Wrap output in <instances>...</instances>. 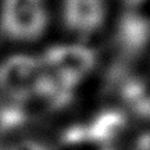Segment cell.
<instances>
[{
	"label": "cell",
	"instance_id": "cell-1",
	"mask_svg": "<svg viewBox=\"0 0 150 150\" xmlns=\"http://www.w3.org/2000/svg\"><path fill=\"white\" fill-rule=\"evenodd\" d=\"M47 14L42 0H4L1 29L17 40H35L43 33Z\"/></svg>",
	"mask_w": 150,
	"mask_h": 150
},
{
	"label": "cell",
	"instance_id": "cell-2",
	"mask_svg": "<svg viewBox=\"0 0 150 150\" xmlns=\"http://www.w3.org/2000/svg\"><path fill=\"white\" fill-rule=\"evenodd\" d=\"M42 71L40 60L31 56H13L0 65V88L20 103L31 97Z\"/></svg>",
	"mask_w": 150,
	"mask_h": 150
},
{
	"label": "cell",
	"instance_id": "cell-3",
	"mask_svg": "<svg viewBox=\"0 0 150 150\" xmlns=\"http://www.w3.org/2000/svg\"><path fill=\"white\" fill-rule=\"evenodd\" d=\"M43 65L57 71L74 86L95 67L96 56L91 49L78 45H60L49 47L43 59Z\"/></svg>",
	"mask_w": 150,
	"mask_h": 150
},
{
	"label": "cell",
	"instance_id": "cell-4",
	"mask_svg": "<svg viewBox=\"0 0 150 150\" xmlns=\"http://www.w3.org/2000/svg\"><path fill=\"white\" fill-rule=\"evenodd\" d=\"M114 42L124 59L139 57L150 42V21L136 13H125L117 24Z\"/></svg>",
	"mask_w": 150,
	"mask_h": 150
},
{
	"label": "cell",
	"instance_id": "cell-5",
	"mask_svg": "<svg viewBox=\"0 0 150 150\" xmlns=\"http://www.w3.org/2000/svg\"><path fill=\"white\" fill-rule=\"evenodd\" d=\"M104 0H64V24L81 35L97 31L104 21Z\"/></svg>",
	"mask_w": 150,
	"mask_h": 150
},
{
	"label": "cell",
	"instance_id": "cell-6",
	"mask_svg": "<svg viewBox=\"0 0 150 150\" xmlns=\"http://www.w3.org/2000/svg\"><path fill=\"white\" fill-rule=\"evenodd\" d=\"M74 88L75 86L60 72L42 64V71L35 85L33 95L43 99L50 108L59 110L71 103Z\"/></svg>",
	"mask_w": 150,
	"mask_h": 150
},
{
	"label": "cell",
	"instance_id": "cell-7",
	"mask_svg": "<svg viewBox=\"0 0 150 150\" xmlns=\"http://www.w3.org/2000/svg\"><path fill=\"white\" fill-rule=\"evenodd\" d=\"M127 125V115L121 110L107 108L97 114L86 127V139L107 143L115 139Z\"/></svg>",
	"mask_w": 150,
	"mask_h": 150
},
{
	"label": "cell",
	"instance_id": "cell-8",
	"mask_svg": "<svg viewBox=\"0 0 150 150\" xmlns=\"http://www.w3.org/2000/svg\"><path fill=\"white\" fill-rule=\"evenodd\" d=\"M114 95H117L134 114L139 117H150V92L142 78L131 74L118 86Z\"/></svg>",
	"mask_w": 150,
	"mask_h": 150
},
{
	"label": "cell",
	"instance_id": "cell-9",
	"mask_svg": "<svg viewBox=\"0 0 150 150\" xmlns=\"http://www.w3.org/2000/svg\"><path fill=\"white\" fill-rule=\"evenodd\" d=\"M63 140L65 143H78L86 139V127L85 125H72L70 128L65 129V132L63 134Z\"/></svg>",
	"mask_w": 150,
	"mask_h": 150
},
{
	"label": "cell",
	"instance_id": "cell-10",
	"mask_svg": "<svg viewBox=\"0 0 150 150\" xmlns=\"http://www.w3.org/2000/svg\"><path fill=\"white\" fill-rule=\"evenodd\" d=\"M10 150H47L43 145L33 142V140H24L17 143L16 146H13Z\"/></svg>",
	"mask_w": 150,
	"mask_h": 150
},
{
	"label": "cell",
	"instance_id": "cell-11",
	"mask_svg": "<svg viewBox=\"0 0 150 150\" xmlns=\"http://www.w3.org/2000/svg\"><path fill=\"white\" fill-rule=\"evenodd\" d=\"M143 0H125V3L129 6H136V4H139V3H142Z\"/></svg>",
	"mask_w": 150,
	"mask_h": 150
}]
</instances>
